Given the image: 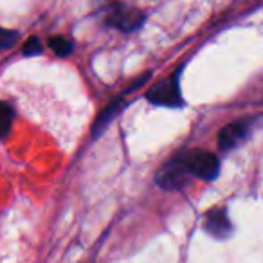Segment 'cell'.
Masks as SVG:
<instances>
[{"label": "cell", "instance_id": "cell-8", "mask_svg": "<svg viewBox=\"0 0 263 263\" xmlns=\"http://www.w3.org/2000/svg\"><path fill=\"white\" fill-rule=\"evenodd\" d=\"M49 47H51V51L54 52L56 56H67V54H70V51H72V44L63 36L49 38Z\"/></svg>", "mask_w": 263, "mask_h": 263}, {"label": "cell", "instance_id": "cell-9", "mask_svg": "<svg viewBox=\"0 0 263 263\" xmlns=\"http://www.w3.org/2000/svg\"><path fill=\"white\" fill-rule=\"evenodd\" d=\"M11 119H13V108L9 103H2V136H8L9 128H11Z\"/></svg>", "mask_w": 263, "mask_h": 263}, {"label": "cell", "instance_id": "cell-6", "mask_svg": "<svg viewBox=\"0 0 263 263\" xmlns=\"http://www.w3.org/2000/svg\"><path fill=\"white\" fill-rule=\"evenodd\" d=\"M204 227L208 233H211L216 238H227L231 234V222L227 218L226 211L220 208H215L205 213Z\"/></svg>", "mask_w": 263, "mask_h": 263}, {"label": "cell", "instance_id": "cell-11", "mask_svg": "<svg viewBox=\"0 0 263 263\" xmlns=\"http://www.w3.org/2000/svg\"><path fill=\"white\" fill-rule=\"evenodd\" d=\"M16 36H18V34H16L15 31L2 29L0 31V44H2V47H9V45L16 40Z\"/></svg>", "mask_w": 263, "mask_h": 263}, {"label": "cell", "instance_id": "cell-5", "mask_svg": "<svg viewBox=\"0 0 263 263\" xmlns=\"http://www.w3.org/2000/svg\"><path fill=\"white\" fill-rule=\"evenodd\" d=\"M247 130H249L247 121H236V123H231L227 126H223L222 132L218 134V148L222 152H227L231 148L238 146V143L247 136Z\"/></svg>", "mask_w": 263, "mask_h": 263}, {"label": "cell", "instance_id": "cell-10", "mask_svg": "<svg viewBox=\"0 0 263 263\" xmlns=\"http://www.w3.org/2000/svg\"><path fill=\"white\" fill-rule=\"evenodd\" d=\"M22 52H24L26 56L40 54V52H42V44H40V40H38L36 36H31L29 40H27L26 44H24Z\"/></svg>", "mask_w": 263, "mask_h": 263}, {"label": "cell", "instance_id": "cell-4", "mask_svg": "<svg viewBox=\"0 0 263 263\" xmlns=\"http://www.w3.org/2000/svg\"><path fill=\"white\" fill-rule=\"evenodd\" d=\"M144 22V15L137 9H132V8H126V6H117L114 8V11L106 16V24L110 26L117 27L121 31H136L143 26Z\"/></svg>", "mask_w": 263, "mask_h": 263}, {"label": "cell", "instance_id": "cell-2", "mask_svg": "<svg viewBox=\"0 0 263 263\" xmlns=\"http://www.w3.org/2000/svg\"><path fill=\"white\" fill-rule=\"evenodd\" d=\"M146 98L154 105L161 106H179L182 105V98H180V87H179V72L173 76L162 80L155 87H152L146 92Z\"/></svg>", "mask_w": 263, "mask_h": 263}, {"label": "cell", "instance_id": "cell-1", "mask_svg": "<svg viewBox=\"0 0 263 263\" xmlns=\"http://www.w3.org/2000/svg\"><path fill=\"white\" fill-rule=\"evenodd\" d=\"M180 159H182L184 164H186L187 172H190L191 175L198 177V179L213 180L218 175L220 162H218V159H216V155L209 154V152L193 150Z\"/></svg>", "mask_w": 263, "mask_h": 263}, {"label": "cell", "instance_id": "cell-3", "mask_svg": "<svg viewBox=\"0 0 263 263\" xmlns=\"http://www.w3.org/2000/svg\"><path fill=\"white\" fill-rule=\"evenodd\" d=\"M190 175L186 164H184L182 159H175L170 164H166L161 172H157V177H155V182L166 191H177L182 190L187 182H190Z\"/></svg>", "mask_w": 263, "mask_h": 263}, {"label": "cell", "instance_id": "cell-7", "mask_svg": "<svg viewBox=\"0 0 263 263\" xmlns=\"http://www.w3.org/2000/svg\"><path fill=\"white\" fill-rule=\"evenodd\" d=\"M123 106H124V103L121 101V99H117V101H114L112 105H108L101 114H99L98 121L94 123V136H98L99 132H103V128H105L106 124H108L110 121L114 119V116H116V114L119 112Z\"/></svg>", "mask_w": 263, "mask_h": 263}]
</instances>
